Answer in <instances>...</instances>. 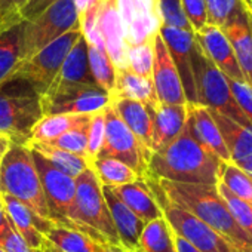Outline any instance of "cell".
I'll list each match as a JSON object with an SVG mask.
<instances>
[{
    "label": "cell",
    "mask_w": 252,
    "mask_h": 252,
    "mask_svg": "<svg viewBox=\"0 0 252 252\" xmlns=\"http://www.w3.org/2000/svg\"><path fill=\"white\" fill-rule=\"evenodd\" d=\"M224 162L199 144L187 128L168 147L152 155L147 178L181 184L218 186Z\"/></svg>",
    "instance_id": "cell-1"
},
{
    "label": "cell",
    "mask_w": 252,
    "mask_h": 252,
    "mask_svg": "<svg viewBox=\"0 0 252 252\" xmlns=\"http://www.w3.org/2000/svg\"><path fill=\"white\" fill-rule=\"evenodd\" d=\"M156 183L171 203L203 221L231 243L237 252L252 251V239L237 225L217 186L181 184L165 180H156Z\"/></svg>",
    "instance_id": "cell-2"
},
{
    "label": "cell",
    "mask_w": 252,
    "mask_h": 252,
    "mask_svg": "<svg viewBox=\"0 0 252 252\" xmlns=\"http://www.w3.org/2000/svg\"><path fill=\"white\" fill-rule=\"evenodd\" d=\"M70 221L74 230L83 233L94 242L122 248L104 199L102 186L91 168L76 178V200Z\"/></svg>",
    "instance_id": "cell-3"
},
{
    "label": "cell",
    "mask_w": 252,
    "mask_h": 252,
    "mask_svg": "<svg viewBox=\"0 0 252 252\" xmlns=\"http://www.w3.org/2000/svg\"><path fill=\"white\" fill-rule=\"evenodd\" d=\"M42 117L40 95L26 80L11 77L0 85V137L27 146Z\"/></svg>",
    "instance_id": "cell-4"
},
{
    "label": "cell",
    "mask_w": 252,
    "mask_h": 252,
    "mask_svg": "<svg viewBox=\"0 0 252 252\" xmlns=\"http://www.w3.org/2000/svg\"><path fill=\"white\" fill-rule=\"evenodd\" d=\"M0 194L17 199L36 215L49 220L40 177L27 146L11 144L0 160Z\"/></svg>",
    "instance_id": "cell-5"
},
{
    "label": "cell",
    "mask_w": 252,
    "mask_h": 252,
    "mask_svg": "<svg viewBox=\"0 0 252 252\" xmlns=\"http://www.w3.org/2000/svg\"><path fill=\"white\" fill-rule=\"evenodd\" d=\"M191 63H193V76H194L197 104L209 110L218 111L220 114L252 129V126L249 125L248 119L242 113L240 107L237 105L231 94L228 79L203 54V51L199 48L196 40H194Z\"/></svg>",
    "instance_id": "cell-6"
},
{
    "label": "cell",
    "mask_w": 252,
    "mask_h": 252,
    "mask_svg": "<svg viewBox=\"0 0 252 252\" xmlns=\"http://www.w3.org/2000/svg\"><path fill=\"white\" fill-rule=\"evenodd\" d=\"M73 30H80L74 0H58L37 17L24 21L21 32V64Z\"/></svg>",
    "instance_id": "cell-7"
},
{
    "label": "cell",
    "mask_w": 252,
    "mask_h": 252,
    "mask_svg": "<svg viewBox=\"0 0 252 252\" xmlns=\"http://www.w3.org/2000/svg\"><path fill=\"white\" fill-rule=\"evenodd\" d=\"M147 180L159 202L163 218L168 221L174 234L183 237L200 252H237L231 246V243H228L221 234H218L203 221H200L190 212L181 209L180 206L171 203L163 196L156 180L153 178H147Z\"/></svg>",
    "instance_id": "cell-8"
},
{
    "label": "cell",
    "mask_w": 252,
    "mask_h": 252,
    "mask_svg": "<svg viewBox=\"0 0 252 252\" xmlns=\"http://www.w3.org/2000/svg\"><path fill=\"white\" fill-rule=\"evenodd\" d=\"M105 129L104 144L98 158H111L128 165L141 178H147L152 152L131 132L116 111L108 105L104 108Z\"/></svg>",
    "instance_id": "cell-9"
},
{
    "label": "cell",
    "mask_w": 252,
    "mask_h": 252,
    "mask_svg": "<svg viewBox=\"0 0 252 252\" xmlns=\"http://www.w3.org/2000/svg\"><path fill=\"white\" fill-rule=\"evenodd\" d=\"M80 36V30H73L63 34L42 51H39L36 55H33L30 60L23 63L12 74V77L26 80L40 96L45 95L58 76L65 57Z\"/></svg>",
    "instance_id": "cell-10"
},
{
    "label": "cell",
    "mask_w": 252,
    "mask_h": 252,
    "mask_svg": "<svg viewBox=\"0 0 252 252\" xmlns=\"http://www.w3.org/2000/svg\"><path fill=\"white\" fill-rule=\"evenodd\" d=\"M111 102V95L98 85H63L49 88L40 96L43 116L92 114L102 111Z\"/></svg>",
    "instance_id": "cell-11"
},
{
    "label": "cell",
    "mask_w": 252,
    "mask_h": 252,
    "mask_svg": "<svg viewBox=\"0 0 252 252\" xmlns=\"http://www.w3.org/2000/svg\"><path fill=\"white\" fill-rule=\"evenodd\" d=\"M32 153L49 209V220L55 225L74 230L70 215L76 200V180L58 171L39 153L33 150Z\"/></svg>",
    "instance_id": "cell-12"
},
{
    "label": "cell",
    "mask_w": 252,
    "mask_h": 252,
    "mask_svg": "<svg viewBox=\"0 0 252 252\" xmlns=\"http://www.w3.org/2000/svg\"><path fill=\"white\" fill-rule=\"evenodd\" d=\"M126 46L153 42L163 26L159 0H116Z\"/></svg>",
    "instance_id": "cell-13"
},
{
    "label": "cell",
    "mask_w": 252,
    "mask_h": 252,
    "mask_svg": "<svg viewBox=\"0 0 252 252\" xmlns=\"http://www.w3.org/2000/svg\"><path fill=\"white\" fill-rule=\"evenodd\" d=\"M152 80L155 85L159 104H166V105H186L187 104L180 74L175 68V64L160 34H158L153 42Z\"/></svg>",
    "instance_id": "cell-14"
},
{
    "label": "cell",
    "mask_w": 252,
    "mask_h": 252,
    "mask_svg": "<svg viewBox=\"0 0 252 252\" xmlns=\"http://www.w3.org/2000/svg\"><path fill=\"white\" fill-rule=\"evenodd\" d=\"M159 34L165 42L169 55L175 64V68L180 74L187 104H197L194 76H193V63H191V55L194 48V33L162 26Z\"/></svg>",
    "instance_id": "cell-15"
},
{
    "label": "cell",
    "mask_w": 252,
    "mask_h": 252,
    "mask_svg": "<svg viewBox=\"0 0 252 252\" xmlns=\"http://www.w3.org/2000/svg\"><path fill=\"white\" fill-rule=\"evenodd\" d=\"M194 40L203 51V54L227 79L236 82H246L234 57L233 48L220 27L211 24L206 26L200 32L194 33Z\"/></svg>",
    "instance_id": "cell-16"
},
{
    "label": "cell",
    "mask_w": 252,
    "mask_h": 252,
    "mask_svg": "<svg viewBox=\"0 0 252 252\" xmlns=\"http://www.w3.org/2000/svg\"><path fill=\"white\" fill-rule=\"evenodd\" d=\"M96 26L104 42L105 52L113 61L116 71L117 70H128L126 63V40L122 27V21L119 17L116 0H101L98 6Z\"/></svg>",
    "instance_id": "cell-17"
},
{
    "label": "cell",
    "mask_w": 252,
    "mask_h": 252,
    "mask_svg": "<svg viewBox=\"0 0 252 252\" xmlns=\"http://www.w3.org/2000/svg\"><path fill=\"white\" fill-rule=\"evenodd\" d=\"M5 202V209L8 214V218L11 220L15 230L20 233V236L26 240V243L36 252H42L45 243H46V233L51 231V228L55 225L51 220L42 218L36 215L32 209H29L26 205L18 202L17 199L2 194Z\"/></svg>",
    "instance_id": "cell-18"
},
{
    "label": "cell",
    "mask_w": 252,
    "mask_h": 252,
    "mask_svg": "<svg viewBox=\"0 0 252 252\" xmlns=\"http://www.w3.org/2000/svg\"><path fill=\"white\" fill-rule=\"evenodd\" d=\"M221 30L233 48L246 83L252 88V24L243 2Z\"/></svg>",
    "instance_id": "cell-19"
},
{
    "label": "cell",
    "mask_w": 252,
    "mask_h": 252,
    "mask_svg": "<svg viewBox=\"0 0 252 252\" xmlns=\"http://www.w3.org/2000/svg\"><path fill=\"white\" fill-rule=\"evenodd\" d=\"M186 128L199 144H202L212 155H215L221 162H231L222 137L218 131V126L206 107L199 104H187Z\"/></svg>",
    "instance_id": "cell-20"
},
{
    "label": "cell",
    "mask_w": 252,
    "mask_h": 252,
    "mask_svg": "<svg viewBox=\"0 0 252 252\" xmlns=\"http://www.w3.org/2000/svg\"><path fill=\"white\" fill-rule=\"evenodd\" d=\"M102 193L110 209L120 246L126 252H140V236L144 230L146 222L138 218L122 200H119L110 190V187H102Z\"/></svg>",
    "instance_id": "cell-21"
},
{
    "label": "cell",
    "mask_w": 252,
    "mask_h": 252,
    "mask_svg": "<svg viewBox=\"0 0 252 252\" xmlns=\"http://www.w3.org/2000/svg\"><path fill=\"white\" fill-rule=\"evenodd\" d=\"M110 107L131 129V132L152 152L153 144V113L155 110L143 102L111 95ZM153 155V153H152Z\"/></svg>",
    "instance_id": "cell-22"
},
{
    "label": "cell",
    "mask_w": 252,
    "mask_h": 252,
    "mask_svg": "<svg viewBox=\"0 0 252 252\" xmlns=\"http://www.w3.org/2000/svg\"><path fill=\"white\" fill-rule=\"evenodd\" d=\"M110 190L114 193V196L119 200H122L146 224L163 217L159 202H158L147 178H138L129 184H123L119 187H110Z\"/></svg>",
    "instance_id": "cell-23"
},
{
    "label": "cell",
    "mask_w": 252,
    "mask_h": 252,
    "mask_svg": "<svg viewBox=\"0 0 252 252\" xmlns=\"http://www.w3.org/2000/svg\"><path fill=\"white\" fill-rule=\"evenodd\" d=\"M187 104L166 105L159 104L153 113V144L152 153L160 152L175 141L186 128Z\"/></svg>",
    "instance_id": "cell-24"
},
{
    "label": "cell",
    "mask_w": 252,
    "mask_h": 252,
    "mask_svg": "<svg viewBox=\"0 0 252 252\" xmlns=\"http://www.w3.org/2000/svg\"><path fill=\"white\" fill-rule=\"evenodd\" d=\"M96 85L89 67L88 58V42L83 36L74 43L68 55L65 57L58 76L55 77L51 88L63 85Z\"/></svg>",
    "instance_id": "cell-25"
},
{
    "label": "cell",
    "mask_w": 252,
    "mask_h": 252,
    "mask_svg": "<svg viewBox=\"0 0 252 252\" xmlns=\"http://www.w3.org/2000/svg\"><path fill=\"white\" fill-rule=\"evenodd\" d=\"M209 113L218 126V131L222 137L230 160L237 162L240 159L251 156L252 155V129L220 114L218 111L209 110Z\"/></svg>",
    "instance_id": "cell-26"
},
{
    "label": "cell",
    "mask_w": 252,
    "mask_h": 252,
    "mask_svg": "<svg viewBox=\"0 0 252 252\" xmlns=\"http://www.w3.org/2000/svg\"><path fill=\"white\" fill-rule=\"evenodd\" d=\"M111 95L143 102L153 110L159 107L153 80L150 77L138 76L131 70L116 71V86Z\"/></svg>",
    "instance_id": "cell-27"
},
{
    "label": "cell",
    "mask_w": 252,
    "mask_h": 252,
    "mask_svg": "<svg viewBox=\"0 0 252 252\" xmlns=\"http://www.w3.org/2000/svg\"><path fill=\"white\" fill-rule=\"evenodd\" d=\"M94 114V113H92ZM92 114H52V116H43L33 128L30 143L40 141L48 143L60 135L68 132L76 126L88 122Z\"/></svg>",
    "instance_id": "cell-28"
},
{
    "label": "cell",
    "mask_w": 252,
    "mask_h": 252,
    "mask_svg": "<svg viewBox=\"0 0 252 252\" xmlns=\"http://www.w3.org/2000/svg\"><path fill=\"white\" fill-rule=\"evenodd\" d=\"M23 23L0 33V85L11 79L21 65Z\"/></svg>",
    "instance_id": "cell-29"
},
{
    "label": "cell",
    "mask_w": 252,
    "mask_h": 252,
    "mask_svg": "<svg viewBox=\"0 0 252 252\" xmlns=\"http://www.w3.org/2000/svg\"><path fill=\"white\" fill-rule=\"evenodd\" d=\"M29 149H32L33 152L39 153L40 156H43L52 166H55L58 171L64 172L65 175L71 177V178H77L82 172H85L89 168V163L85 158L77 156L74 153L52 147L46 143H40V141H33L27 144Z\"/></svg>",
    "instance_id": "cell-30"
},
{
    "label": "cell",
    "mask_w": 252,
    "mask_h": 252,
    "mask_svg": "<svg viewBox=\"0 0 252 252\" xmlns=\"http://www.w3.org/2000/svg\"><path fill=\"white\" fill-rule=\"evenodd\" d=\"M140 252H177L175 234L163 217L144 225L140 236Z\"/></svg>",
    "instance_id": "cell-31"
},
{
    "label": "cell",
    "mask_w": 252,
    "mask_h": 252,
    "mask_svg": "<svg viewBox=\"0 0 252 252\" xmlns=\"http://www.w3.org/2000/svg\"><path fill=\"white\" fill-rule=\"evenodd\" d=\"M89 168L94 171L102 187H119L141 178L128 165L111 158H96Z\"/></svg>",
    "instance_id": "cell-32"
},
{
    "label": "cell",
    "mask_w": 252,
    "mask_h": 252,
    "mask_svg": "<svg viewBox=\"0 0 252 252\" xmlns=\"http://www.w3.org/2000/svg\"><path fill=\"white\" fill-rule=\"evenodd\" d=\"M46 242L63 252H95L99 243L94 242L83 233L60 225H54L45 236Z\"/></svg>",
    "instance_id": "cell-33"
},
{
    "label": "cell",
    "mask_w": 252,
    "mask_h": 252,
    "mask_svg": "<svg viewBox=\"0 0 252 252\" xmlns=\"http://www.w3.org/2000/svg\"><path fill=\"white\" fill-rule=\"evenodd\" d=\"M88 58L95 83L110 95L116 86V67L105 51L88 45Z\"/></svg>",
    "instance_id": "cell-34"
},
{
    "label": "cell",
    "mask_w": 252,
    "mask_h": 252,
    "mask_svg": "<svg viewBox=\"0 0 252 252\" xmlns=\"http://www.w3.org/2000/svg\"><path fill=\"white\" fill-rule=\"evenodd\" d=\"M220 183L236 197L252 205V177L237 168L233 162L222 165Z\"/></svg>",
    "instance_id": "cell-35"
},
{
    "label": "cell",
    "mask_w": 252,
    "mask_h": 252,
    "mask_svg": "<svg viewBox=\"0 0 252 252\" xmlns=\"http://www.w3.org/2000/svg\"><path fill=\"white\" fill-rule=\"evenodd\" d=\"M221 197L224 199L231 217L237 222V225L252 239V205L236 197L230 190H227L221 183L217 186Z\"/></svg>",
    "instance_id": "cell-36"
},
{
    "label": "cell",
    "mask_w": 252,
    "mask_h": 252,
    "mask_svg": "<svg viewBox=\"0 0 252 252\" xmlns=\"http://www.w3.org/2000/svg\"><path fill=\"white\" fill-rule=\"evenodd\" d=\"M89 123H91V119L76 128L70 129L68 132L60 135L58 138L52 140V141H48L46 144L52 146V147H57V149H61V150H65V152H70V153H74L77 156H82L85 158L86 156V146H88V132H89Z\"/></svg>",
    "instance_id": "cell-37"
},
{
    "label": "cell",
    "mask_w": 252,
    "mask_h": 252,
    "mask_svg": "<svg viewBox=\"0 0 252 252\" xmlns=\"http://www.w3.org/2000/svg\"><path fill=\"white\" fill-rule=\"evenodd\" d=\"M155 42V40H153ZM153 42L129 46L126 51V63H128V70L132 73L150 77L153 71Z\"/></svg>",
    "instance_id": "cell-38"
},
{
    "label": "cell",
    "mask_w": 252,
    "mask_h": 252,
    "mask_svg": "<svg viewBox=\"0 0 252 252\" xmlns=\"http://www.w3.org/2000/svg\"><path fill=\"white\" fill-rule=\"evenodd\" d=\"M104 129H105V119L104 110L96 111L91 117L89 132H88V146H86V156L85 159L91 165L99 155L102 144H104Z\"/></svg>",
    "instance_id": "cell-39"
},
{
    "label": "cell",
    "mask_w": 252,
    "mask_h": 252,
    "mask_svg": "<svg viewBox=\"0 0 252 252\" xmlns=\"http://www.w3.org/2000/svg\"><path fill=\"white\" fill-rule=\"evenodd\" d=\"M205 5L209 24L222 29L240 8L242 0H205Z\"/></svg>",
    "instance_id": "cell-40"
},
{
    "label": "cell",
    "mask_w": 252,
    "mask_h": 252,
    "mask_svg": "<svg viewBox=\"0 0 252 252\" xmlns=\"http://www.w3.org/2000/svg\"><path fill=\"white\" fill-rule=\"evenodd\" d=\"M159 9L163 26L191 32V27L183 12L181 8V0H159Z\"/></svg>",
    "instance_id": "cell-41"
},
{
    "label": "cell",
    "mask_w": 252,
    "mask_h": 252,
    "mask_svg": "<svg viewBox=\"0 0 252 252\" xmlns=\"http://www.w3.org/2000/svg\"><path fill=\"white\" fill-rule=\"evenodd\" d=\"M181 8L193 33H197L209 26L205 0H181Z\"/></svg>",
    "instance_id": "cell-42"
},
{
    "label": "cell",
    "mask_w": 252,
    "mask_h": 252,
    "mask_svg": "<svg viewBox=\"0 0 252 252\" xmlns=\"http://www.w3.org/2000/svg\"><path fill=\"white\" fill-rule=\"evenodd\" d=\"M228 83L237 105L252 126V88L246 82H236L228 79Z\"/></svg>",
    "instance_id": "cell-43"
},
{
    "label": "cell",
    "mask_w": 252,
    "mask_h": 252,
    "mask_svg": "<svg viewBox=\"0 0 252 252\" xmlns=\"http://www.w3.org/2000/svg\"><path fill=\"white\" fill-rule=\"evenodd\" d=\"M0 246H2L6 252H36L20 236V233L12 225L11 220H9L8 227L3 230L2 234H0Z\"/></svg>",
    "instance_id": "cell-44"
},
{
    "label": "cell",
    "mask_w": 252,
    "mask_h": 252,
    "mask_svg": "<svg viewBox=\"0 0 252 252\" xmlns=\"http://www.w3.org/2000/svg\"><path fill=\"white\" fill-rule=\"evenodd\" d=\"M23 21L20 11L11 3V0H0V33Z\"/></svg>",
    "instance_id": "cell-45"
},
{
    "label": "cell",
    "mask_w": 252,
    "mask_h": 252,
    "mask_svg": "<svg viewBox=\"0 0 252 252\" xmlns=\"http://www.w3.org/2000/svg\"><path fill=\"white\" fill-rule=\"evenodd\" d=\"M55 2H58V0H29V2L23 6V9L20 11V15L24 21H29V20L37 17L45 9H48Z\"/></svg>",
    "instance_id": "cell-46"
},
{
    "label": "cell",
    "mask_w": 252,
    "mask_h": 252,
    "mask_svg": "<svg viewBox=\"0 0 252 252\" xmlns=\"http://www.w3.org/2000/svg\"><path fill=\"white\" fill-rule=\"evenodd\" d=\"M101 0H74V5H76V9H77V15H83L86 11L95 8L99 5Z\"/></svg>",
    "instance_id": "cell-47"
},
{
    "label": "cell",
    "mask_w": 252,
    "mask_h": 252,
    "mask_svg": "<svg viewBox=\"0 0 252 252\" xmlns=\"http://www.w3.org/2000/svg\"><path fill=\"white\" fill-rule=\"evenodd\" d=\"M175 248H177V252H200L191 243H189L187 240H184L183 237L177 234H175Z\"/></svg>",
    "instance_id": "cell-48"
},
{
    "label": "cell",
    "mask_w": 252,
    "mask_h": 252,
    "mask_svg": "<svg viewBox=\"0 0 252 252\" xmlns=\"http://www.w3.org/2000/svg\"><path fill=\"white\" fill-rule=\"evenodd\" d=\"M8 224H9V218H8L6 209H5L3 197H2V194H0V234L3 233V230L8 227Z\"/></svg>",
    "instance_id": "cell-49"
},
{
    "label": "cell",
    "mask_w": 252,
    "mask_h": 252,
    "mask_svg": "<svg viewBox=\"0 0 252 252\" xmlns=\"http://www.w3.org/2000/svg\"><path fill=\"white\" fill-rule=\"evenodd\" d=\"M237 168H240L243 172H246L248 175H251L252 177V155L251 156H248V158H245V159H240V160H237V162H233Z\"/></svg>",
    "instance_id": "cell-50"
},
{
    "label": "cell",
    "mask_w": 252,
    "mask_h": 252,
    "mask_svg": "<svg viewBox=\"0 0 252 252\" xmlns=\"http://www.w3.org/2000/svg\"><path fill=\"white\" fill-rule=\"evenodd\" d=\"M95 252H126L123 248L119 246H111V245H99Z\"/></svg>",
    "instance_id": "cell-51"
},
{
    "label": "cell",
    "mask_w": 252,
    "mask_h": 252,
    "mask_svg": "<svg viewBox=\"0 0 252 252\" xmlns=\"http://www.w3.org/2000/svg\"><path fill=\"white\" fill-rule=\"evenodd\" d=\"M9 146H11V141H9V138H6V137H0V160H2L3 155L8 152Z\"/></svg>",
    "instance_id": "cell-52"
},
{
    "label": "cell",
    "mask_w": 252,
    "mask_h": 252,
    "mask_svg": "<svg viewBox=\"0 0 252 252\" xmlns=\"http://www.w3.org/2000/svg\"><path fill=\"white\" fill-rule=\"evenodd\" d=\"M27 2H29V0H11V3H12L18 11H21V9H23V6H24Z\"/></svg>",
    "instance_id": "cell-53"
},
{
    "label": "cell",
    "mask_w": 252,
    "mask_h": 252,
    "mask_svg": "<svg viewBox=\"0 0 252 252\" xmlns=\"http://www.w3.org/2000/svg\"><path fill=\"white\" fill-rule=\"evenodd\" d=\"M42 252H63V251H60V249L54 248L52 245H49V243L46 242V243H45V246H43V249H42Z\"/></svg>",
    "instance_id": "cell-54"
},
{
    "label": "cell",
    "mask_w": 252,
    "mask_h": 252,
    "mask_svg": "<svg viewBox=\"0 0 252 252\" xmlns=\"http://www.w3.org/2000/svg\"><path fill=\"white\" fill-rule=\"evenodd\" d=\"M243 3H245V2H243ZM245 8H246V11H248V12H249V15H251V17H252V6H248V5H246V3H245Z\"/></svg>",
    "instance_id": "cell-55"
},
{
    "label": "cell",
    "mask_w": 252,
    "mask_h": 252,
    "mask_svg": "<svg viewBox=\"0 0 252 252\" xmlns=\"http://www.w3.org/2000/svg\"><path fill=\"white\" fill-rule=\"evenodd\" d=\"M243 2H245L248 6H252V0H243Z\"/></svg>",
    "instance_id": "cell-56"
},
{
    "label": "cell",
    "mask_w": 252,
    "mask_h": 252,
    "mask_svg": "<svg viewBox=\"0 0 252 252\" xmlns=\"http://www.w3.org/2000/svg\"><path fill=\"white\" fill-rule=\"evenodd\" d=\"M0 252H6V251H5V249H3L2 246H0Z\"/></svg>",
    "instance_id": "cell-57"
},
{
    "label": "cell",
    "mask_w": 252,
    "mask_h": 252,
    "mask_svg": "<svg viewBox=\"0 0 252 252\" xmlns=\"http://www.w3.org/2000/svg\"><path fill=\"white\" fill-rule=\"evenodd\" d=\"M242 2H243V0H242ZM248 14H249V12H248ZM249 18H251V24H252V17L249 15Z\"/></svg>",
    "instance_id": "cell-58"
},
{
    "label": "cell",
    "mask_w": 252,
    "mask_h": 252,
    "mask_svg": "<svg viewBox=\"0 0 252 252\" xmlns=\"http://www.w3.org/2000/svg\"><path fill=\"white\" fill-rule=\"evenodd\" d=\"M251 252H252V251H251Z\"/></svg>",
    "instance_id": "cell-59"
}]
</instances>
